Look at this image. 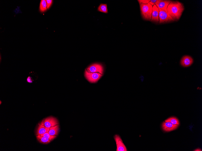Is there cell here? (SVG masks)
Listing matches in <instances>:
<instances>
[{"instance_id":"6da1fadb","label":"cell","mask_w":202,"mask_h":151,"mask_svg":"<svg viewBox=\"0 0 202 151\" xmlns=\"http://www.w3.org/2000/svg\"><path fill=\"white\" fill-rule=\"evenodd\" d=\"M184 10L183 4L178 2H172L168 6L167 11L174 21L178 20Z\"/></svg>"},{"instance_id":"7a4b0ae2","label":"cell","mask_w":202,"mask_h":151,"mask_svg":"<svg viewBox=\"0 0 202 151\" xmlns=\"http://www.w3.org/2000/svg\"><path fill=\"white\" fill-rule=\"evenodd\" d=\"M141 14L145 20L151 21L152 18L153 6L149 4H140Z\"/></svg>"},{"instance_id":"3957f363","label":"cell","mask_w":202,"mask_h":151,"mask_svg":"<svg viewBox=\"0 0 202 151\" xmlns=\"http://www.w3.org/2000/svg\"><path fill=\"white\" fill-rule=\"evenodd\" d=\"M84 75L86 79L90 83H95L102 77L103 74L97 73L88 72L85 70Z\"/></svg>"},{"instance_id":"277c9868","label":"cell","mask_w":202,"mask_h":151,"mask_svg":"<svg viewBox=\"0 0 202 151\" xmlns=\"http://www.w3.org/2000/svg\"><path fill=\"white\" fill-rule=\"evenodd\" d=\"M159 20L160 23H163L174 21L169 14L162 10L159 9Z\"/></svg>"},{"instance_id":"5b68a950","label":"cell","mask_w":202,"mask_h":151,"mask_svg":"<svg viewBox=\"0 0 202 151\" xmlns=\"http://www.w3.org/2000/svg\"><path fill=\"white\" fill-rule=\"evenodd\" d=\"M85 70L88 72L97 73L103 74V67L102 65L99 64H93L87 68Z\"/></svg>"},{"instance_id":"8992f818","label":"cell","mask_w":202,"mask_h":151,"mask_svg":"<svg viewBox=\"0 0 202 151\" xmlns=\"http://www.w3.org/2000/svg\"><path fill=\"white\" fill-rule=\"evenodd\" d=\"M45 126L47 128H50L59 124L58 119L55 118L50 116L43 120Z\"/></svg>"},{"instance_id":"52a82bcc","label":"cell","mask_w":202,"mask_h":151,"mask_svg":"<svg viewBox=\"0 0 202 151\" xmlns=\"http://www.w3.org/2000/svg\"><path fill=\"white\" fill-rule=\"evenodd\" d=\"M114 139L116 143L117 151H127L128 149L124 144L121 137L119 135L114 136Z\"/></svg>"},{"instance_id":"ba28073f","label":"cell","mask_w":202,"mask_h":151,"mask_svg":"<svg viewBox=\"0 0 202 151\" xmlns=\"http://www.w3.org/2000/svg\"><path fill=\"white\" fill-rule=\"evenodd\" d=\"M193 62V59L190 56H185L181 58L180 64L183 67H186L191 66Z\"/></svg>"},{"instance_id":"9c48e42d","label":"cell","mask_w":202,"mask_h":151,"mask_svg":"<svg viewBox=\"0 0 202 151\" xmlns=\"http://www.w3.org/2000/svg\"><path fill=\"white\" fill-rule=\"evenodd\" d=\"M178 125H174L169 122H163L162 124L163 130L166 132H169L174 130L177 128Z\"/></svg>"},{"instance_id":"30bf717a","label":"cell","mask_w":202,"mask_h":151,"mask_svg":"<svg viewBox=\"0 0 202 151\" xmlns=\"http://www.w3.org/2000/svg\"><path fill=\"white\" fill-rule=\"evenodd\" d=\"M172 2L170 1H163V0H158L156 4L157 7L159 9L164 10L166 12L169 5Z\"/></svg>"},{"instance_id":"8fae6325","label":"cell","mask_w":202,"mask_h":151,"mask_svg":"<svg viewBox=\"0 0 202 151\" xmlns=\"http://www.w3.org/2000/svg\"><path fill=\"white\" fill-rule=\"evenodd\" d=\"M50 128L46 127L44 125L43 121L39 123L36 130V136L39 135L41 134H44L49 132Z\"/></svg>"},{"instance_id":"7c38bea8","label":"cell","mask_w":202,"mask_h":151,"mask_svg":"<svg viewBox=\"0 0 202 151\" xmlns=\"http://www.w3.org/2000/svg\"><path fill=\"white\" fill-rule=\"evenodd\" d=\"M159 8L155 5L153 6L151 21L156 23H159Z\"/></svg>"},{"instance_id":"4fadbf2b","label":"cell","mask_w":202,"mask_h":151,"mask_svg":"<svg viewBox=\"0 0 202 151\" xmlns=\"http://www.w3.org/2000/svg\"><path fill=\"white\" fill-rule=\"evenodd\" d=\"M59 130V125H58L50 128L49 133L51 135L57 136L58 134Z\"/></svg>"},{"instance_id":"5bb4252c","label":"cell","mask_w":202,"mask_h":151,"mask_svg":"<svg viewBox=\"0 0 202 151\" xmlns=\"http://www.w3.org/2000/svg\"><path fill=\"white\" fill-rule=\"evenodd\" d=\"M36 137L38 141L42 144H47L51 141L49 139L44 137L41 136L40 135L36 136Z\"/></svg>"},{"instance_id":"9a60e30c","label":"cell","mask_w":202,"mask_h":151,"mask_svg":"<svg viewBox=\"0 0 202 151\" xmlns=\"http://www.w3.org/2000/svg\"><path fill=\"white\" fill-rule=\"evenodd\" d=\"M98 11L107 14L108 13V10L107 4H101L98 8Z\"/></svg>"},{"instance_id":"2e32d148","label":"cell","mask_w":202,"mask_h":151,"mask_svg":"<svg viewBox=\"0 0 202 151\" xmlns=\"http://www.w3.org/2000/svg\"><path fill=\"white\" fill-rule=\"evenodd\" d=\"M165 122H169L174 125H179L180 124L178 119L175 117H171L165 120Z\"/></svg>"},{"instance_id":"e0dca14e","label":"cell","mask_w":202,"mask_h":151,"mask_svg":"<svg viewBox=\"0 0 202 151\" xmlns=\"http://www.w3.org/2000/svg\"><path fill=\"white\" fill-rule=\"evenodd\" d=\"M39 9L40 11L42 12H44L47 10V5L46 1H45V0H42L41 1Z\"/></svg>"},{"instance_id":"ac0fdd59","label":"cell","mask_w":202,"mask_h":151,"mask_svg":"<svg viewBox=\"0 0 202 151\" xmlns=\"http://www.w3.org/2000/svg\"><path fill=\"white\" fill-rule=\"evenodd\" d=\"M41 136L44 137L49 139L51 141H52L57 136H53L50 135L49 132H46L44 134L40 135Z\"/></svg>"},{"instance_id":"d6986e66","label":"cell","mask_w":202,"mask_h":151,"mask_svg":"<svg viewBox=\"0 0 202 151\" xmlns=\"http://www.w3.org/2000/svg\"><path fill=\"white\" fill-rule=\"evenodd\" d=\"M46 2L47 5V9H49L52 5L53 1L52 0H47Z\"/></svg>"},{"instance_id":"ffe728a7","label":"cell","mask_w":202,"mask_h":151,"mask_svg":"<svg viewBox=\"0 0 202 151\" xmlns=\"http://www.w3.org/2000/svg\"><path fill=\"white\" fill-rule=\"evenodd\" d=\"M27 82L29 83H33V78L30 76H29L27 79Z\"/></svg>"},{"instance_id":"44dd1931","label":"cell","mask_w":202,"mask_h":151,"mask_svg":"<svg viewBox=\"0 0 202 151\" xmlns=\"http://www.w3.org/2000/svg\"><path fill=\"white\" fill-rule=\"evenodd\" d=\"M194 151H201L202 150L198 148V149H195Z\"/></svg>"},{"instance_id":"7402d4cb","label":"cell","mask_w":202,"mask_h":151,"mask_svg":"<svg viewBox=\"0 0 202 151\" xmlns=\"http://www.w3.org/2000/svg\"><path fill=\"white\" fill-rule=\"evenodd\" d=\"M2 103V102L1 101V104Z\"/></svg>"}]
</instances>
